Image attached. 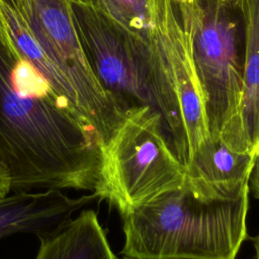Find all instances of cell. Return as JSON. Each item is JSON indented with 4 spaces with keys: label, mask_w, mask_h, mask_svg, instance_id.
Wrapping results in <instances>:
<instances>
[{
    "label": "cell",
    "mask_w": 259,
    "mask_h": 259,
    "mask_svg": "<svg viewBox=\"0 0 259 259\" xmlns=\"http://www.w3.org/2000/svg\"><path fill=\"white\" fill-rule=\"evenodd\" d=\"M255 159L256 155L236 151L222 138L208 137L184 165V181L202 197L237 199L249 191Z\"/></svg>",
    "instance_id": "cell-8"
},
{
    "label": "cell",
    "mask_w": 259,
    "mask_h": 259,
    "mask_svg": "<svg viewBox=\"0 0 259 259\" xmlns=\"http://www.w3.org/2000/svg\"><path fill=\"white\" fill-rule=\"evenodd\" d=\"M11 191V184L7 170L0 161V197L8 195Z\"/></svg>",
    "instance_id": "cell-14"
},
{
    "label": "cell",
    "mask_w": 259,
    "mask_h": 259,
    "mask_svg": "<svg viewBox=\"0 0 259 259\" xmlns=\"http://www.w3.org/2000/svg\"><path fill=\"white\" fill-rule=\"evenodd\" d=\"M0 20L20 56L96 132L104 150L131 109L91 70L69 0H0Z\"/></svg>",
    "instance_id": "cell-2"
},
{
    "label": "cell",
    "mask_w": 259,
    "mask_h": 259,
    "mask_svg": "<svg viewBox=\"0 0 259 259\" xmlns=\"http://www.w3.org/2000/svg\"><path fill=\"white\" fill-rule=\"evenodd\" d=\"M70 9L80 45L99 83L127 111L139 106L159 111L184 165L187 152L178 102L153 39L87 6L70 2Z\"/></svg>",
    "instance_id": "cell-4"
},
{
    "label": "cell",
    "mask_w": 259,
    "mask_h": 259,
    "mask_svg": "<svg viewBox=\"0 0 259 259\" xmlns=\"http://www.w3.org/2000/svg\"><path fill=\"white\" fill-rule=\"evenodd\" d=\"M150 15L151 37L176 94L188 161L209 137L189 33L171 0H151Z\"/></svg>",
    "instance_id": "cell-7"
},
{
    "label": "cell",
    "mask_w": 259,
    "mask_h": 259,
    "mask_svg": "<svg viewBox=\"0 0 259 259\" xmlns=\"http://www.w3.org/2000/svg\"><path fill=\"white\" fill-rule=\"evenodd\" d=\"M249 188L253 191L254 196L259 199V153L256 156L254 167L250 175Z\"/></svg>",
    "instance_id": "cell-13"
},
{
    "label": "cell",
    "mask_w": 259,
    "mask_h": 259,
    "mask_svg": "<svg viewBox=\"0 0 259 259\" xmlns=\"http://www.w3.org/2000/svg\"><path fill=\"white\" fill-rule=\"evenodd\" d=\"M123 259H135V258H130V257H123Z\"/></svg>",
    "instance_id": "cell-17"
},
{
    "label": "cell",
    "mask_w": 259,
    "mask_h": 259,
    "mask_svg": "<svg viewBox=\"0 0 259 259\" xmlns=\"http://www.w3.org/2000/svg\"><path fill=\"white\" fill-rule=\"evenodd\" d=\"M164 128L159 111L134 107L103 150L102 180L96 194L120 215L183 184L184 165Z\"/></svg>",
    "instance_id": "cell-6"
},
{
    "label": "cell",
    "mask_w": 259,
    "mask_h": 259,
    "mask_svg": "<svg viewBox=\"0 0 259 259\" xmlns=\"http://www.w3.org/2000/svg\"><path fill=\"white\" fill-rule=\"evenodd\" d=\"M35 259H118L93 209H83L58 230L39 238Z\"/></svg>",
    "instance_id": "cell-10"
},
{
    "label": "cell",
    "mask_w": 259,
    "mask_h": 259,
    "mask_svg": "<svg viewBox=\"0 0 259 259\" xmlns=\"http://www.w3.org/2000/svg\"><path fill=\"white\" fill-rule=\"evenodd\" d=\"M94 9L137 34L150 38L151 0H69Z\"/></svg>",
    "instance_id": "cell-12"
},
{
    "label": "cell",
    "mask_w": 259,
    "mask_h": 259,
    "mask_svg": "<svg viewBox=\"0 0 259 259\" xmlns=\"http://www.w3.org/2000/svg\"><path fill=\"white\" fill-rule=\"evenodd\" d=\"M175 5H182V4H189L195 0H171Z\"/></svg>",
    "instance_id": "cell-16"
},
{
    "label": "cell",
    "mask_w": 259,
    "mask_h": 259,
    "mask_svg": "<svg viewBox=\"0 0 259 259\" xmlns=\"http://www.w3.org/2000/svg\"><path fill=\"white\" fill-rule=\"evenodd\" d=\"M175 6L189 33L209 137L251 153L241 118L244 29L237 0H195Z\"/></svg>",
    "instance_id": "cell-5"
},
{
    "label": "cell",
    "mask_w": 259,
    "mask_h": 259,
    "mask_svg": "<svg viewBox=\"0 0 259 259\" xmlns=\"http://www.w3.org/2000/svg\"><path fill=\"white\" fill-rule=\"evenodd\" d=\"M96 198L95 192L70 197L60 189L9 193L0 197V239L19 233L39 239L58 230Z\"/></svg>",
    "instance_id": "cell-9"
},
{
    "label": "cell",
    "mask_w": 259,
    "mask_h": 259,
    "mask_svg": "<svg viewBox=\"0 0 259 259\" xmlns=\"http://www.w3.org/2000/svg\"><path fill=\"white\" fill-rule=\"evenodd\" d=\"M249 191L237 199L202 197L179 187L121 214L123 257L236 259L248 239Z\"/></svg>",
    "instance_id": "cell-3"
},
{
    "label": "cell",
    "mask_w": 259,
    "mask_h": 259,
    "mask_svg": "<svg viewBox=\"0 0 259 259\" xmlns=\"http://www.w3.org/2000/svg\"><path fill=\"white\" fill-rule=\"evenodd\" d=\"M254 248H255V259H259V234L254 238Z\"/></svg>",
    "instance_id": "cell-15"
},
{
    "label": "cell",
    "mask_w": 259,
    "mask_h": 259,
    "mask_svg": "<svg viewBox=\"0 0 259 259\" xmlns=\"http://www.w3.org/2000/svg\"><path fill=\"white\" fill-rule=\"evenodd\" d=\"M244 29L241 118L252 154L259 153V0H237Z\"/></svg>",
    "instance_id": "cell-11"
},
{
    "label": "cell",
    "mask_w": 259,
    "mask_h": 259,
    "mask_svg": "<svg viewBox=\"0 0 259 259\" xmlns=\"http://www.w3.org/2000/svg\"><path fill=\"white\" fill-rule=\"evenodd\" d=\"M0 161L13 191L101 185L98 135L20 56L1 20Z\"/></svg>",
    "instance_id": "cell-1"
}]
</instances>
